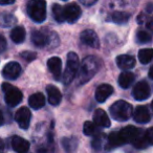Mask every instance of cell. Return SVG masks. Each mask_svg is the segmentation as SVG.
Segmentation results:
<instances>
[{
  "label": "cell",
  "instance_id": "6da1fadb",
  "mask_svg": "<svg viewBox=\"0 0 153 153\" xmlns=\"http://www.w3.org/2000/svg\"><path fill=\"white\" fill-rule=\"evenodd\" d=\"M100 68V61L96 57H87L83 60L79 70V81L81 84L88 82L98 72Z\"/></svg>",
  "mask_w": 153,
  "mask_h": 153
},
{
  "label": "cell",
  "instance_id": "7a4b0ae2",
  "mask_svg": "<svg viewBox=\"0 0 153 153\" xmlns=\"http://www.w3.org/2000/svg\"><path fill=\"white\" fill-rule=\"evenodd\" d=\"M80 62L79 57L76 56V53H69L67 55V62H66V67L64 70V74L62 76V81L65 85L70 84L74 81V76L78 74L79 70Z\"/></svg>",
  "mask_w": 153,
  "mask_h": 153
},
{
  "label": "cell",
  "instance_id": "3957f363",
  "mask_svg": "<svg viewBox=\"0 0 153 153\" xmlns=\"http://www.w3.org/2000/svg\"><path fill=\"white\" fill-rule=\"evenodd\" d=\"M27 13L30 19L41 23L46 19V2L44 0H30L27 3Z\"/></svg>",
  "mask_w": 153,
  "mask_h": 153
},
{
  "label": "cell",
  "instance_id": "277c9868",
  "mask_svg": "<svg viewBox=\"0 0 153 153\" xmlns=\"http://www.w3.org/2000/svg\"><path fill=\"white\" fill-rule=\"evenodd\" d=\"M110 113L115 121L125 122L132 115V106L126 101H117L111 105Z\"/></svg>",
  "mask_w": 153,
  "mask_h": 153
},
{
  "label": "cell",
  "instance_id": "5b68a950",
  "mask_svg": "<svg viewBox=\"0 0 153 153\" xmlns=\"http://www.w3.org/2000/svg\"><path fill=\"white\" fill-rule=\"evenodd\" d=\"M2 90L4 92V100L9 106L15 107L22 101V92L15 86L11 85L10 83L2 84Z\"/></svg>",
  "mask_w": 153,
  "mask_h": 153
},
{
  "label": "cell",
  "instance_id": "8992f818",
  "mask_svg": "<svg viewBox=\"0 0 153 153\" xmlns=\"http://www.w3.org/2000/svg\"><path fill=\"white\" fill-rule=\"evenodd\" d=\"M63 11H64L65 21L69 22V23H74V22L80 18L81 13H82L80 7L74 2L69 3V4L63 7Z\"/></svg>",
  "mask_w": 153,
  "mask_h": 153
},
{
  "label": "cell",
  "instance_id": "52a82bcc",
  "mask_svg": "<svg viewBox=\"0 0 153 153\" xmlns=\"http://www.w3.org/2000/svg\"><path fill=\"white\" fill-rule=\"evenodd\" d=\"M30 117H32V114H30V111L27 107H21L20 109H18L15 114L16 122L22 129H27L30 127Z\"/></svg>",
  "mask_w": 153,
  "mask_h": 153
},
{
  "label": "cell",
  "instance_id": "ba28073f",
  "mask_svg": "<svg viewBox=\"0 0 153 153\" xmlns=\"http://www.w3.org/2000/svg\"><path fill=\"white\" fill-rule=\"evenodd\" d=\"M133 98L137 101H144L149 98L150 96V86L146 81H140L134 86L133 91Z\"/></svg>",
  "mask_w": 153,
  "mask_h": 153
},
{
  "label": "cell",
  "instance_id": "9c48e42d",
  "mask_svg": "<svg viewBox=\"0 0 153 153\" xmlns=\"http://www.w3.org/2000/svg\"><path fill=\"white\" fill-rule=\"evenodd\" d=\"M21 74V66L17 62H10L3 67L2 76L7 80H15Z\"/></svg>",
  "mask_w": 153,
  "mask_h": 153
},
{
  "label": "cell",
  "instance_id": "30bf717a",
  "mask_svg": "<svg viewBox=\"0 0 153 153\" xmlns=\"http://www.w3.org/2000/svg\"><path fill=\"white\" fill-rule=\"evenodd\" d=\"M80 39H81L83 44L88 45L90 47H99V45H100L98 35L92 30H83L81 33V35H80Z\"/></svg>",
  "mask_w": 153,
  "mask_h": 153
},
{
  "label": "cell",
  "instance_id": "8fae6325",
  "mask_svg": "<svg viewBox=\"0 0 153 153\" xmlns=\"http://www.w3.org/2000/svg\"><path fill=\"white\" fill-rule=\"evenodd\" d=\"M47 66H48L49 71L51 72V74L53 76L57 81H59L61 79L62 76V61L60 58L58 57H53L47 61Z\"/></svg>",
  "mask_w": 153,
  "mask_h": 153
},
{
  "label": "cell",
  "instance_id": "7c38bea8",
  "mask_svg": "<svg viewBox=\"0 0 153 153\" xmlns=\"http://www.w3.org/2000/svg\"><path fill=\"white\" fill-rule=\"evenodd\" d=\"M113 94V87L109 84H102L96 90V100L99 103H103Z\"/></svg>",
  "mask_w": 153,
  "mask_h": 153
},
{
  "label": "cell",
  "instance_id": "4fadbf2b",
  "mask_svg": "<svg viewBox=\"0 0 153 153\" xmlns=\"http://www.w3.org/2000/svg\"><path fill=\"white\" fill-rule=\"evenodd\" d=\"M133 119L136 123L146 124L150 121V112L146 106H137V108L133 112Z\"/></svg>",
  "mask_w": 153,
  "mask_h": 153
},
{
  "label": "cell",
  "instance_id": "5bb4252c",
  "mask_svg": "<svg viewBox=\"0 0 153 153\" xmlns=\"http://www.w3.org/2000/svg\"><path fill=\"white\" fill-rule=\"evenodd\" d=\"M117 64L121 69L129 71V69L135 66V59L129 55H121L117 58Z\"/></svg>",
  "mask_w": 153,
  "mask_h": 153
},
{
  "label": "cell",
  "instance_id": "9a60e30c",
  "mask_svg": "<svg viewBox=\"0 0 153 153\" xmlns=\"http://www.w3.org/2000/svg\"><path fill=\"white\" fill-rule=\"evenodd\" d=\"M94 122L96 125L100 127L108 128L110 126V120H109L107 113L103 109H97L94 114Z\"/></svg>",
  "mask_w": 153,
  "mask_h": 153
},
{
  "label": "cell",
  "instance_id": "2e32d148",
  "mask_svg": "<svg viewBox=\"0 0 153 153\" xmlns=\"http://www.w3.org/2000/svg\"><path fill=\"white\" fill-rule=\"evenodd\" d=\"M12 147L18 153H26L30 149V143L20 136H14L12 138Z\"/></svg>",
  "mask_w": 153,
  "mask_h": 153
},
{
  "label": "cell",
  "instance_id": "e0dca14e",
  "mask_svg": "<svg viewBox=\"0 0 153 153\" xmlns=\"http://www.w3.org/2000/svg\"><path fill=\"white\" fill-rule=\"evenodd\" d=\"M46 92H47V97H48V102L51 105L57 106V105L60 104V102L62 100V94L56 86L48 85L46 87Z\"/></svg>",
  "mask_w": 153,
  "mask_h": 153
},
{
  "label": "cell",
  "instance_id": "ac0fdd59",
  "mask_svg": "<svg viewBox=\"0 0 153 153\" xmlns=\"http://www.w3.org/2000/svg\"><path fill=\"white\" fill-rule=\"evenodd\" d=\"M121 134L122 138L124 140L125 143H132L133 140L136 137V135L140 132V129L135 128L134 126H127V127L123 128L121 131H119Z\"/></svg>",
  "mask_w": 153,
  "mask_h": 153
},
{
  "label": "cell",
  "instance_id": "d6986e66",
  "mask_svg": "<svg viewBox=\"0 0 153 153\" xmlns=\"http://www.w3.org/2000/svg\"><path fill=\"white\" fill-rule=\"evenodd\" d=\"M28 104H30V106L33 109L38 110V109L42 108L45 105V97L41 92H37V94H32L30 97V99H28Z\"/></svg>",
  "mask_w": 153,
  "mask_h": 153
},
{
  "label": "cell",
  "instance_id": "ffe728a7",
  "mask_svg": "<svg viewBox=\"0 0 153 153\" xmlns=\"http://www.w3.org/2000/svg\"><path fill=\"white\" fill-rule=\"evenodd\" d=\"M135 76L132 72L130 71H124L120 74L119 76V84L122 88H129L131 86V84L134 82Z\"/></svg>",
  "mask_w": 153,
  "mask_h": 153
},
{
  "label": "cell",
  "instance_id": "44dd1931",
  "mask_svg": "<svg viewBox=\"0 0 153 153\" xmlns=\"http://www.w3.org/2000/svg\"><path fill=\"white\" fill-rule=\"evenodd\" d=\"M130 19V14L126 13V12H114L110 15L109 20L117 24H125L129 21Z\"/></svg>",
  "mask_w": 153,
  "mask_h": 153
},
{
  "label": "cell",
  "instance_id": "7402d4cb",
  "mask_svg": "<svg viewBox=\"0 0 153 153\" xmlns=\"http://www.w3.org/2000/svg\"><path fill=\"white\" fill-rule=\"evenodd\" d=\"M11 39L17 44L22 43L25 39V30L22 26H16L11 33Z\"/></svg>",
  "mask_w": 153,
  "mask_h": 153
},
{
  "label": "cell",
  "instance_id": "603a6c76",
  "mask_svg": "<svg viewBox=\"0 0 153 153\" xmlns=\"http://www.w3.org/2000/svg\"><path fill=\"white\" fill-rule=\"evenodd\" d=\"M32 41L36 46L39 47H43L47 44L48 42V38L45 34L39 32V30H36L32 34Z\"/></svg>",
  "mask_w": 153,
  "mask_h": 153
},
{
  "label": "cell",
  "instance_id": "cb8c5ba5",
  "mask_svg": "<svg viewBox=\"0 0 153 153\" xmlns=\"http://www.w3.org/2000/svg\"><path fill=\"white\" fill-rule=\"evenodd\" d=\"M153 59V48H144L138 51V60L140 63L147 64Z\"/></svg>",
  "mask_w": 153,
  "mask_h": 153
},
{
  "label": "cell",
  "instance_id": "d4e9b609",
  "mask_svg": "<svg viewBox=\"0 0 153 153\" xmlns=\"http://www.w3.org/2000/svg\"><path fill=\"white\" fill-rule=\"evenodd\" d=\"M108 144H109V146H111V147H120V146H123L126 143L124 142V140L122 138L120 132H112V133L109 134Z\"/></svg>",
  "mask_w": 153,
  "mask_h": 153
},
{
  "label": "cell",
  "instance_id": "484cf974",
  "mask_svg": "<svg viewBox=\"0 0 153 153\" xmlns=\"http://www.w3.org/2000/svg\"><path fill=\"white\" fill-rule=\"evenodd\" d=\"M132 144H133L134 147H136V148H138V149L146 148L147 145H148V142H147L146 136H145V132L140 130V132H138V134L136 135V137L134 138L133 142H132Z\"/></svg>",
  "mask_w": 153,
  "mask_h": 153
},
{
  "label": "cell",
  "instance_id": "4316f807",
  "mask_svg": "<svg viewBox=\"0 0 153 153\" xmlns=\"http://www.w3.org/2000/svg\"><path fill=\"white\" fill-rule=\"evenodd\" d=\"M53 17H55L56 21L62 23V22L65 21V18H64V11L63 7L59 4H53Z\"/></svg>",
  "mask_w": 153,
  "mask_h": 153
},
{
  "label": "cell",
  "instance_id": "83f0119b",
  "mask_svg": "<svg viewBox=\"0 0 153 153\" xmlns=\"http://www.w3.org/2000/svg\"><path fill=\"white\" fill-rule=\"evenodd\" d=\"M136 39H137L138 43L140 44H145V43H149L152 39L150 33H148L147 30H138L136 34Z\"/></svg>",
  "mask_w": 153,
  "mask_h": 153
},
{
  "label": "cell",
  "instance_id": "f1b7e54d",
  "mask_svg": "<svg viewBox=\"0 0 153 153\" xmlns=\"http://www.w3.org/2000/svg\"><path fill=\"white\" fill-rule=\"evenodd\" d=\"M83 132L85 135H94L97 132V127L92 122H85L83 126Z\"/></svg>",
  "mask_w": 153,
  "mask_h": 153
},
{
  "label": "cell",
  "instance_id": "f546056e",
  "mask_svg": "<svg viewBox=\"0 0 153 153\" xmlns=\"http://www.w3.org/2000/svg\"><path fill=\"white\" fill-rule=\"evenodd\" d=\"M145 136H146V140L148 142V144L153 145V127L149 128L146 132H145Z\"/></svg>",
  "mask_w": 153,
  "mask_h": 153
},
{
  "label": "cell",
  "instance_id": "4dcf8cb0",
  "mask_svg": "<svg viewBox=\"0 0 153 153\" xmlns=\"http://www.w3.org/2000/svg\"><path fill=\"white\" fill-rule=\"evenodd\" d=\"M36 53H30V51H24V53H21V57L23 58L26 61H33V60L36 58Z\"/></svg>",
  "mask_w": 153,
  "mask_h": 153
},
{
  "label": "cell",
  "instance_id": "1f68e13d",
  "mask_svg": "<svg viewBox=\"0 0 153 153\" xmlns=\"http://www.w3.org/2000/svg\"><path fill=\"white\" fill-rule=\"evenodd\" d=\"M7 47V42H5V39L2 36H0V51H3Z\"/></svg>",
  "mask_w": 153,
  "mask_h": 153
},
{
  "label": "cell",
  "instance_id": "d6a6232c",
  "mask_svg": "<svg viewBox=\"0 0 153 153\" xmlns=\"http://www.w3.org/2000/svg\"><path fill=\"white\" fill-rule=\"evenodd\" d=\"M80 1L85 5H91L94 2H97V0H80Z\"/></svg>",
  "mask_w": 153,
  "mask_h": 153
},
{
  "label": "cell",
  "instance_id": "836d02e7",
  "mask_svg": "<svg viewBox=\"0 0 153 153\" xmlns=\"http://www.w3.org/2000/svg\"><path fill=\"white\" fill-rule=\"evenodd\" d=\"M15 2V0H0V4L1 5H7L12 4V3Z\"/></svg>",
  "mask_w": 153,
  "mask_h": 153
},
{
  "label": "cell",
  "instance_id": "e575fe53",
  "mask_svg": "<svg viewBox=\"0 0 153 153\" xmlns=\"http://www.w3.org/2000/svg\"><path fill=\"white\" fill-rule=\"evenodd\" d=\"M3 151H4V143L0 138V153H3Z\"/></svg>",
  "mask_w": 153,
  "mask_h": 153
},
{
  "label": "cell",
  "instance_id": "d590c367",
  "mask_svg": "<svg viewBox=\"0 0 153 153\" xmlns=\"http://www.w3.org/2000/svg\"><path fill=\"white\" fill-rule=\"evenodd\" d=\"M3 123H4V119H3V114H2V112L0 111V126L3 125Z\"/></svg>",
  "mask_w": 153,
  "mask_h": 153
},
{
  "label": "cell",
  "instance_id": "8d00e7d4",
  "mask_svg": "<svg viewBox=\"0 0 153 153\" xmlns=\"http://www.w3.org/2000/svg\"><path fill=\"white\" fill-rule=\"evenodd\" d=\"M149 76H150L151 79L153 80V65L150 67V69H149Z\"/></svg>",
  "mask_w": 153,
  "mask_h": 153
},
{
  "label": "cell",
  "instance_id": "74e56055",
  "mask_svg": "<svg viewBox=\"0 0 153 153\" xmlns=\"http://www.w3.org/2000/svg\"><path fill=\"white\" fill-rule=\"evenodd\" d=\"M151 105H152V108H153V101H152V104H151Z\"/></svg>",
  "mask_w": 153,
  "mask_h": 153
}]
</instances>
